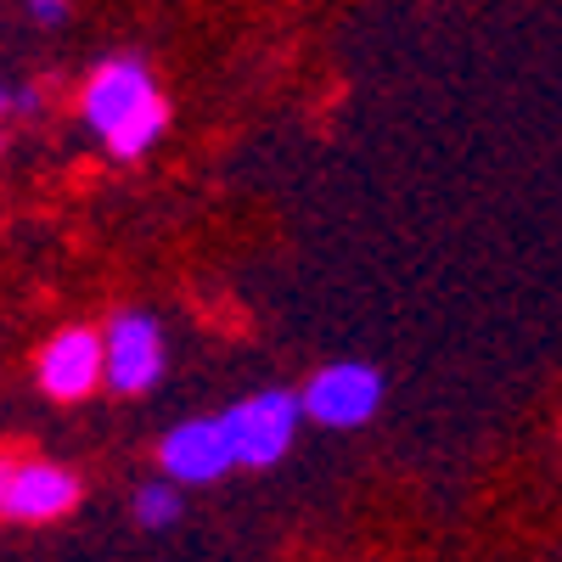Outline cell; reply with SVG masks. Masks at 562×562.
Returning <instances> with one entry per match:
<instances>
[{
	"label": "cell",
	"instance_id": "obj_1",
	"mask_svg": "<svg viewBox=\"0 0 562 562\" xmlns=\"http://www.w3.org/2000/svg\"><path fill=\"white\" fill-rule=\"evenodd\" d=\"M79 108H85V124L97 130L108 140V153L124 158V164L153 153L164 140V130H169V102L158 97L147 63H135V57L102 63L97 74H90Z\"/></svg>",
	"mask_w": 562,
	"mask_h": 562
},
{
	"label": "cell",
	"instance_id": "obj_2",
	"mask_svg": "<svg viewBox=\"0 0 562 562\" xmlns=\"http://www.w3.org/2000/svg\"><path fill=\"white\" fill-rule=\"evenodd\" d=\"M220 422L231 434V450H237V467H276L299 439L304 400L288 389H259V394L237 400Z\"/></svg>",
	"mask_w": 562,
	"mask_h": 562
},
{
	"label": "cell",
	"instance_id": "obj_3",
	"mask_svg": "<svg viewBox=\"0 0 562 562\" xmlns=\"http://www.w3.org/2000/svg\"><path fill=\"white\" fill-rule=\"evenodd\" d=\"M304 416L321 428H366L383 405V371L366 360H333L304 383Z\"/></svg>",
	"mask_w": 562,
	"mask_h": 562
},
{
	"label": "cell",
	"instance_id": "obj_4",
	"mask_svg": "<svg viewBox=\"0 0 562 562\" xmlns=\"http://www.w3.org/2000/svg\"><path fill=\"white\" fill-rule=\"evenodd\" d=\"M108 349V389L113 394H147L164 378V326L147 310H124L102 326Z\"/></svg>",
	"mask_w": 562,
	"mask_h": 562
},
{
	"label": "cell",
	"instance_id": "obj_5",
	"mask_svg": "<svg viewBox=\"0 0 562 562\" xmlns=\"http://www.w3.org/2000/svg\"><path fill=\"white\" fill-rule=\"evenodd\" d=\"M108 383V349H102V333L97 326H63V333L40 349V389L74 405V400H90Z\"/></svg>",
	"mask_w": 562,
	"mask_h": 562
},
{
	"label": "cell",
	"instance_id": "obj_6",
	"mask_svg": "<svg viewBox=\"0 0 562 562\" xmlns=\"http://www.w3.org/2000/svg\"><path fill=\"white\" fill-rule=\"evenodd\" d=\"M158 461L175 484H214L237 467V450H231V434L220 416H186L180 428L164 434Z\"/></svg>",
	"mask_w": 562,
	"mask_h": 562
},
{
	"label": "cell",
	"instance_id": "obj_7",
	"mask_svg": "<svg viewBox=\"0 0 562 562\" xmlns=\"http://www.w3.org/2000/svg\"><path fill=\"white\" fill-rule=\"evenodd\" d=\"M79 501V479L68 473V467L57 461H18V473H12V490H7V518L18 524H52L63 518V512H74Z\"/></svg>",
	"mask_w": 562,
	"mask_h": 562
},
{
	"label": "cell",
	"instance_id": "obj_8",
	"mask_svg": "<svg viewBox=\"0 0 562 562\" xmlns=\"http://www.w3.org/2000/svg\"><path fill=\"white\" fill-rule=\"evenodd\" d=\"M135 524L140 529H175L180 524V484H147L135 495Z\"/></svg>",
	"mask_w": 562,
	"mask_h": 562
},
{
	"label": "cell",
	"instance_id": "obj_9",
	"mask_svg": "<svg viewBox=\"0 0 562 562\" xmlns=\"http://www.w3.org/2000/svg\"><path fill=\"white\" fill-rule=\"evenodd\" d=\"M29 18L40 29H57V23H68V0H29Z\"/></svg>",
	"mask_w": 562,
	"mask_h": 562
},
{
	"label": "cell",
	"instance_id": "obj_10",
	"mask_svg": "<svg viewBox=\"0 0 562 562\" xmlns=\"http://www.w3.org/2000/svg\"><path fill=\"white\" fill-rule=\"evenodd\" d=\"M12 473H18V461H12V456H0V506H7V490H12Z\"/></svg>",
	"mask_w": 562,
	"mask_h": 562
},
{
	"label": "cell",
	"instance_id": "obj_11",
	"mask_svg": "<svg viewBox=\"0 0 562 562\" xmlns=\"http://www.w3.org/2000/svg\"><path fill=\"white\" fill-rule=\"evenodd\" d=\"M7 113H12V90H7V85H0V119H7Z\"/></svg>",
	"mask_w": 562,
	"mask_h": 562
}]
</instances>
